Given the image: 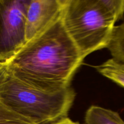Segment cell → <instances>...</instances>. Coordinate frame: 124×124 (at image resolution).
Listing matches in <instances>:
<instances>
[{"label": "cell", "mask_w": 124, "mask_h": 124, "mask_svg": "<svg viewBox=\"0 0 124 124\" xmlns=\"http://www.w3.org/2000/svg\"><path fill=\"white\" fill-rule=\"evenodd\" d=\"M99 73L124 88V63L111 58L96 67Z\"/></svg>", "instance_id": "52a82bcc"}, {"label": "cell", "mask_w": 124, "mask_h": 124, "mask_svg": "<svg viewBox=\"0 0 124 124\" xmlns=\"http://www.w3.org/2000/svg\"><path fill=\"white\" fill-rule=\"evenodd\" d=\"M84 58L65 30L62 16L27 41L6 62L10 73L24 83L47 92L71 87Z\"/></svg>", "instance_id": "6da1fadb"}, {"label": "cell", "mask_w": 124, "mask_h": 124, "mask_svg": "<svg viewBox=\"0 0 124 124\" xmlns=\"http://www.w3.org/2000/svg\"><path fill=\"white\" fill-rule=\"evenodd\" d=\"M65 0H30L25 18L27 42L48 29L62 16Z\"/></svg>", "instance_id": "5b68a950"}, {"label": "cell", "mask_w": 124, "mask_h": 124, "mask_svg": "<svg viewBox=\"0 0 124 124\" xmlns=\"http://www.w3.org/2000/svg\"><path fill=\"white\" fill-rule=\"evenodd\" d=\"M86 124H124L118 113L97 105H92L85 116Z\"/></svg>", "instance_id": "8992f818"}, {"label": "cell", "mask_w": 124, "mask_h": 124, "mask_svg": "<svg viewBox=\"0 0 124 124\" xmlns=\"http://www.w3.org/2000/svg\"><path fill=\"white\" fill-rule=\"evenodd\" d=\"M52 124H81L78 122H75V121H72L71 119H70V118H69L68 117H65V118H63L62 119L59 120V121H57V122H54V123Z\"/></svg>", "instance_id": "7c38bea8"}, {"label": "cell", "mask_w": 124, "mask_h": 124, "mask_svg": "<svg viewBox=\"0 0 124 124\" xmlns=\"http://www.w3.org/2000/svg\"><path fill=\"white\" fill-rule=\"evenodd\" d=\"M101 4L111 16L118 21L124 14V0H99Z\"/></svg>", "instance_id": "30bf717a"}, {"label": "cell", "mask_w": 124, "mask_h": 124, "mask_svg": "<svg viewBox=\"0 0 124 124\" xmlns=\"http://www.w3.org/2000/svg\"><path fill=\"white\" fill-rule=\"evenodd\" d=\"M7 71V63L0 62V84L6 76Z\"/></svg>", "instance_id": "8fae6325"}, {"label": "cell", "mask_w": 124, "mask_h": 124, "mask_svg": "<svg viewBox=\"0 0 124 124\" xmlns=\"http://www.w3.org/2000/svg\"><path fill=\"white\" fill-rule=\"evenodd\" d=\"M107 48L113 59L124 63V23L115 27Z\"/></svg>", "instance_id": "ba28073f"}, {"label": "cell", "mask_w": 124, "mask_h": 124, "mask_svg": "<svg viewBox=\"0 0 124 124\" xmlns=\"http://www.w3.org/2000/svg\"><path fill=\"white\" fill-rule=\"evenodd\" d=\"M62 20L84 59L107 47L117 21L99 0H65Z\"/></svg>", "instance_id": "3957f363"}, {"label": "cell", "mask_w": 124, "mask_h": 124, "mask_svg": "<svg viewBox=\"0 0 124 124\" xmlns=\"http://www.w3.org/2000/svg\"><path fill=\"white\" fill-rule=\"evenodd\" d=\"M30 0H0V62L12 59L27 42L25 18Z\"/></svg>", "instance_id": "277c9868"}, {"label": "cell", "mask_w": 124, "mask_h": 124, "mask_svg": "<svg viewBox=\"0 0 124 124\" xmlns=\"http://www.w3.org/2000/svg\"><path fill=\"white\" fill-rule=\"evenodd\" d=\"M76 93L71 87L47 92L31 87L7 71L0 84V100L35 124H52L68 116Z\"/></svg>", "instance_id": "7a4b0ae2"}, {"label": "cell", "mask_w": 124, "mask_h": 124, "mask_svg": "<svg viewBox=\"0 0 124 124\" xmlns=\"http://www.w3.org/2000/svg\"></svg>", "instance_id": "4fadbf2b"}, {"label": "cell", "mask_w": 124, "mask_h": 124, "mask_svg": "<svg viewBox=\"0 0 124 124\" xmlns=\"http://www.w3.org/2000/svg\"><path fill=\"white\" fill-rule=\"evenodd\" d=\"M0 124H35L13 112L0 100Z\"/></svg>", "instance_id": "9c48e42d"}]
</instances>
